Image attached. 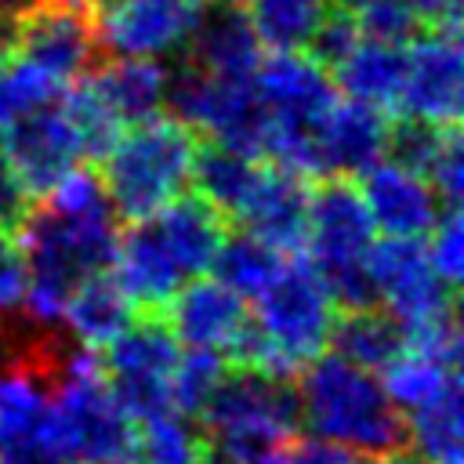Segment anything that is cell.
I'll use <instances>...</instances> for the list:
<instances>
[{
    "instance_id": "1",
    "label": "cell",
    "mask_w": 464,
    "mask_h": 464,
    "mask_svg": "<svg viewBox=\"0 0 464 464\" xmlns=\"http://www.w3.org/2000/svg\"><path fill=\"white\" fill-rule=\"evenodd\" d=\"M25 257L22 315L33 326L62 330V308L83 276L105 272L116 254V218H62L44 203L14 225Z\"/></svg>"
},
{
    "instance_id": "2",
    "label": "cell",
    "mask_w": 464,
    "mask_h": 464,
    "mask_svg": "<svg viewBox=\"0 0 464 464\" xmlns=\"http://www.w3.org/2000/svg\"><path fill=\"white\" fill-rule=\"evenodd\" d=\"M294 384L301 402V428L312 435L341 442L370 460L406 446V420L377 373L330 352L304 362Z\"/></svg>"
},
{
    "instance_id": "3",
    "label": "cell",
    "mask_w": 464,
    "mask_h": 464,
    "mask_svg": "<svg viewBox=\"0 0 464 464\" xmlns=\"http://www.w3.org/2000/svg\"><path fill=\"white\" fill-rule=\"evenodd\" d=\"M196 420L203 428L210 464H246L301 431L297 384L294 377L228 366Z\"/></svg>"
},
{
    "instance_id": "4",
    "label": "cell",
    "mask_w": 464,
    "mask_h": 464,
    "mask_svg": "<svg viewBox=\"0 0 464 464\" xmlns=\"http://www.w3.org/2000/svg\"><path fill=\"white\" fill-rule=\"evenodd\" d=\"M199 134L174 116H149L116 134L102 156V181L120 218L141 221L188 188Z\"/></svg>"
},
{
    "instance_id": "5",
    "label": "cell",
    "mask_w": 464,
    "mask_h": 464,
    "mask_svg": "<svg viewBox=\"0 0 464 464\" xmlns=\"http://www.w3.org/2000/svg\"><path fill=\"white\" fill-rule=\"evenodd\" d=\"M51 399L65 457L83 464H134V420L116 402L94 348H65L51 381Z\"/></svg>"
},
{
    "instance_id": "6",
    "label": "cell",
    "mask_w": 464,
    "mask_h": 464,
    "mask_svg": "<svg viewBox=\"0 0 464 464\" xmlns=\"http://www.w3.org/2000/svg\"><path fill=\"white\" fill-rule=\"evenodd\" d=\"M377 239L370 210L348 178H323L308 196V236L304 250L323 276L337 308L377 304L366 254Z\"/></svg>"
},
{
    "instance_id": "7",
    "label": "cell",
    "mask_w": 464,
    "mask_h": 464,
    "mask_svg": "<svg viewBox=\"0 0 464 464\" xmlns=\"http://www.w3.org/2000/svg\"><path fill=\"white\" fill-rule=\"evenodd\" d=\"M337 304L304 254H286L276 276L254 294V326L276 352L286 377L326 352Z\"/></svg>"
},
{
    "instance_id": "8",
    "label": "cell",
    "mask_w": 464,
    "mask_h": 464,
    "mask_svg": "<svg viewBox=\"0 0 464 464\" xmlns=\"http://www.w3.org/2000/svg\"><path fill=\"white\" fill-rule=\"evenodd\" d=\"M178 337L160 312H145V319H130V326L112 337L98 355L105 381L123 406V413L141 424L170 406V370L178 362Z\"/></svg>"
},
{
    "instance_id": "9",
    "label": "cell",
    "mask_w": 464,
    "mask_h": 464,
    "mask_svg": "<svg viewBox=\"0 0 464 464\" xmlns=\"http://www.w3.org/2000/svg\"><path fill=\"white\" fill-rule=\"evenodd\" d=\"M464 51L460 29L428 25L406 44V69L395 109L402 116L457 127L464 109Z\"/></svg>"
},
{
    "instance_id": "10",
    "label": "cell",
    "mask_w": 464,
    "mask_h": 464,
    "mask_svg": "<svg viewBox=\"0 0 464 464\" xmlns=\"http://www.w3.org/2000/svg\"><path fill=\"white\" fill-rule=\"evenodd\" d=\"M366 272L377 304L388 308L402 330L457 308V290L435 276L420 239H399V236L373 239L366 254Z\"/></svg>"
},
{
    "instance_id": "11",
    "label": "cell",
    "mask_w": 464,
    "mask_h": 464,
    "mask_svg": "<svg viewBox=\"0 0 464 464\" xmlns=\"http://www.w3.org/2000/svg\"><path fill=\"white\" fill-rule=\"evenodd\" d=\"M207 0H105L94 11L98 47L112 58H167L185 51Z\"/></svg>"
},
{
    "instance_id": "12",
    "label": "cell",
    "mask_w": 464,
    "mask_h": 464,
    "mask_svg": "<svg viewBox=\"0 0 464 464\" xmlns=\"http://www.w3.org/2000/svg\"><path fill=\"white\" fill-rule=\"evenodd\" d=\"M11 51L51 72L58 83H72L87 69H94L98 58V33H94V14L54 4V0H36L11 29Z\"/></svg>"
},
{
    "instance_id": "13",
    "label": "cell",
    "mask_w": 464,
    "mask_h": 464,
    "mask_svg": "<svg viewBox=\"0 0 464 464\" xmlns=\"http://www.w3.org/2000/svg\"><path fill=\"white\" fill-rule=\"evenodd\" d=\"M0 149L33 199H40L69 167L83 160L76 127L69 123L58 98L0 127Z\"/></svg>"
},
{
    "instance_id": "14",
    "label": "cell",
    "mask_w": 464,
    "mask_h": 464,
    "mask_svg": "<svg viewBox=\"0 0 464 464\" xmlns=\"http://www.w3.org/2000/svg\"><path fill=\"white\" fill-rule=\"evenodd\" d=\"M315 170L323 178H359L366 167L384 160L388 149V116L355 98H334L323 112L315 134Z\"/></svg>"
},
{
    "instance_id": "15",
    "label": "cell",
    "mask_w": 464,
    "mask_h": 464,
    "mask_svg": "<svg viewBox=\"0 0 464 464\" xmlns=\"http://www.w3.org/2000/svg\"><path fill=\"white\" fill-rule=\"evenodd\" d=\"M160 315L174 330L178 344L214 348V352H225L232 344V337L243 330V323L250 319L246 297H239L228 283H221L210 272L188 276L170 294V301L160 308Z\"/></svg>"
},
{
    "instance_id": "16",
    "label": "cell",
    "mask_w": 464,
    "mask_h": 464,
    "mask_svg": "<svg viewBox=\"0 0 464 464\" xmlns=\"http://www.w3.org/2000/svg\"><path fill=\"white\" fill-rule=\"evenodd\" d=\"M359 178H362L359 196H362L370 221L381 236L420 239L435 225L442 199L435 196V188L428 185V178L420 170H410L384 156L373 167H366Z\"/></svg>"
},
{
    "instance_id": "17",
    "label": "cell",
    "mask_w": 464,
    "mask_h": 464,
    "mask_svg": "<svg viewBox=\"0 0 464 464\" xmlns=\"http://www.w3.org/2000/svg\"><path fill=\"white\" fill-rule=\"evenodd\" d=\"M308 196H312V181L304 174L286 170L279 163H265L236 225L254 232L257 239H265L268 246L283 254H304Z\"/></svg>"
},
{
    "instance_id": "18",
    "label": "cell",
    "mask_w": 464,
    "mask_h": 464,
    "mask_svg": "<svg viewBox=\"0 0 464 464\" xmlns=\"http://www.w3.org/2000/svg\"><path fill=\"white\" fill-rule=\"evenodd\" d=\"M109 272L116 276L123 294L134 301V308H145V312H160L170 301V294L188 279L174 261V254L167 250L152 218L130 221V228L120 232Z\"/></svg>"
},
{
    "instance_id": "19",
    "label": "cell",
    "mask_w": 464,
    "mask_h": 464,
    "mask_svg": "<svg viewBox=\"0 0 464 464\" xmlns=\"http://www.w3.org/2000/svg\"><path fill=\"white\" fill-rule=\"evenodd\" d=\"M261 51L265 47L250 25L246 7H232V4L203 7L185 44V58L207 69L210 76H254Z\"/></svg>"
},
{
    "instance_id": "20",
    "label": "cell",
    "mask_w": 464,
    "mask_h": 464,
    "mask_svg": "<svg viewBox=\"0 0 464 464\" xmlns=\"http://www.w3.org/2000/svg\"><path fill=\"white\" fill-rule=\"evenodd\" d=\"M134 315H138L134 312V301L123 294V286L116 283V276L105 268V272L83 276L76 283V290L69 294V301L62 308V330L76 344L102 352L112 337H120L130 326Z\"/></svg>"
},
{
    "instance_id": "21",
    "label": "cell",
    "mask_w": 464,
    "mask_h": 464,
    "mask_svg": "<svg viewBox=\"0 0 464 464\" xmlns=\"http://www.w3.org/2000/svg\"><path fill=\"white\" fill-rule=\"evenodd\" d=\"M152 225L160 228L167 250L174 254V261L181 265L185 276H203L214 265V254L225 239V218L203 199V196H174L170 203H163L156 214H149Z\"/></svg>"
},
{
    "instance_id": "22",
    "label": "cell",
    "mask_w": 464,
    "mask_h": 464,
    "mask_svg": "<svg viewBox=\"0 0 464 464\" xmlns=\"http://www.w3.org/2000/svg\"><path fill=\"white\" fill-rule=\"evenodd\" d=\"M265 163L261 156L228 149L221 141H199L196 156H192V174L188 185L196 188V196H203L225 221H236L239 210L246 207L257 178H261Z\"/></svg>"
},
{
    "instance_id": "23",
    "label": "cell",
    "mask_w": 464,
    "mask_h": 464,
    "mask_svg": "<svg viewBox=\"0 0 464 464\" xmlns=\"http://www.w3.org/2000/svg\"><path fill=\"white\" fill-rule=\"evenodd\" d=\"M402 69H406V44L359 36L355 47L330 69V76H334V87L344 91V98H355L388 112L399 102Z\"/></svg>"
},
{
    "instance_id": "24",
    "label": "cell",
    "mask_w": 464,
    "mask_h": 464,
    "mask_svg": "<svg viewBox=\"0 0 464 464\" xmlns=\"http://www.w3.org/2000/svg\"><path fill=\"white\" fill-rule=\"evenodd\" d=\"M326 348L334 355L377 373L406 348V337H402L399 319L388 308L366 304V308H341V315H334Z\"/></svg>"
},
{
    "instance_id": "25",
    "label": "cell",
    "mask_w": 464,
    "mask_h": 464,
    "mask_svg": "<svg viewBox=\"0 0 464 464\" xmlns=\"http://www.w3.org/2000/svg\"><path fill=\"white\" fill-rule=\"evenodd\" d=\"M163 72L167 65L160 58H112L98 69H87L91 83L123 127L163 109Z\"/></svg>"
},
{
    "instance_id": "26",
    "label": "cell",
    "mask_w": 464,
    "mask_h": 464,
    "mask_svg": "<svg viewBox=\"0 0 464 464\" xmlns=\"http://www.w3.org/2000/svg\"><path fill=\"white\" fill-rule=\"evenodd\" d=\"M134 464H210L203 428L178 410L134 424Z\"/></svg>"
},
{
    "instance_id": "27",
    "label": "cell",
    "mask_w": 464,
    "mask_h": 464,
    "mask_svg": "<svg viewBox=\"0 0 464 464\" xmlns=\"http://www.w3.org/2000/svg\"><path fill=\"white\" fill-rule=\"evenodd\" d=\"M283 257H286L283 250L268 246V243L257 239L254 232L236 228V232H225V239H221V246H218V254H214L210 272H214L221 283H228L239 297H254V294L276 276V268L283 265Z\"/></svg>"
},
{
    "instance_id": "28",
    "label": "cell",
    "mask_w": 464,
    "mask_h": 464,
    "mask_svg": "<svg viewBox=\"0 0 464 464\" xmlns=\"http://www.w3.org/2000/svg\"><path fill=\"white\" fill-rule=\"evenodd\" d=\"M246 7L265 51H304L330 0H250Z\"/></svg>"
},
{
    "instance_id": "29",
    "label": "cell",
    "mask_w": 464,
    "mask_h": 464,
    "mask_svg": "<svg viewBox=\"0 0 464 464\" xmlns=\"http://www.w3.org/2000/svg\"><path fill=\"white\" fill-rule=\"evenodd\" d=\"M406 442H413L417 453H424L428 460H442L460 453V384H450L442 395H435L431 402L410 410L406 417Z\"/></svg>"
},
{
    "instance_id": "30",
    "label": "cell",
    "mask_w": 464,
    "mask_h": 464,
    "mask_svg": "<svg viewBox=\"0 0 464 464\" xmlns=\"http://www.w3.org/2000/svg\"><path fill=\"white\" fill-rule=\"evenodd\" d=\"M65 87L69 83H58L51 72L33 65L18 51L4 47L0 51V127H7L11 120L25 116L40 105H51Z\"/></svg>"
},
{
    "instance_id": "31",
    "label": "cell",
    "mask_w": 464,
    "mask_h": 464,
    "mask_svg": "<svg viewBox=\"0 0 464 464\" xmlns=\"http://www.w3.org/2000/svg\"><path fill=\"white\" fill-rule=\"evenodd\" d=\"M228 362L214 348H181L170 370V406L185 417H199L207 399L214 395L218 381L225 377Z\"/></svg>"
},
{
    "instance_id": "32",
    "label": "cell",
    "mask_w": 464,
    "mask_h": 464,
    "mask_svg": "<svg viewBox=\"0 0 464 464\" xmlns=\"http://www.w3.org/2000/svg\"><path fill=\"white\" fill-rule=\"evenodd\" d=\"M40 199L62 218H116L102 174L94 167H83V160L69 167Z\"/></svg>"
},
{
    "instance_id": "33",
    "label": "cell",
    "mask_w": 464,
    "mask_h": 464,
    "mask_svg": "<svg viewBox=\"0 0 464 464\" xmlns=\"http://www.w3.org/2000/svg\"><path fill=\"white\" fill-rule=\"evenodd\" d=\"M352 14L362 36L384 40V44H410L424 22L402 4V0H341Z\"/></svg>"
},
{
    "instance_id": "34",
    "label": "cell",
    "mask_w": 464,
    "mask_h": 464,
    "mask_svg": "<svg viewBox=\"0 0 464 464\" xmlns=\"http://www.w3.org/2000/svg\"><path fill=\"white\" fill-rule=\"evenodd\" d=\"M424 236H428V243H424L428 265L435 268V276L446 286L457 290L460 276H464V218H460V207H442L435 225Z\"/></svg>"
},
{
    "instance_id": "35",
    "label": "cell",
    "mask_w": 464,
    "mask_h": 464,
    "mask_svg": "<svg viewBox=\"0 0 464 464\" xmlns=\"http://www.w3.org/2000/svg\"><path fill=\"white\" fill-rule=\"evenodd\" d=\"M450 127H435V123H424V120H413V116H402L395 123H388V149L384 156L410 167V170H428L431 156L439 152L442 145V134Z\"/></svg>"
},
{
    "instance_id": "36",
    "label": "cell",
    "mask_w": 464,
    "mask_h": 464,
    "mask_svg": "<svg viewBox=\"0 0 464 464\" xmlns=\"http://www.w3.org/2000/svg\"><path fill=\"white\" fill-rule=\"evenodd\" d=\"M424 178L435 188V196L442 199V207H460V196H464V145H460L457 127H450L442 134V145L431 156Z\"/></svg>"
},
{
    "instance_id": "37",
    "label": "cell",
    "mask_w": 464,
    "mask_h": 464,
    "mask_svg": "<svg viewBox=\"0 0 464 464\" xmlns=\"http://www.w3.org/2000/svg\"><path fill=\"white\" fill-rule=\"evenodd\" d=\"M22 294H25V257L14 228L0 225V326L22 315Z\"/></svg>"
},
{
    "instance_id": "38",
    "label": "cell",
    "mask_w": 464,
    "mask_h": 464,
    "mask_svg": "<svg viewBox=\"0 0 464 464\" xmlns=\"http://www.w3.org/2000/svg\"><path fill=\"white\" fill-rule=\"evenodd\" d=\"M286 464H370V457L341 446V442H330V439H290L286 442Z\"/></svg>"
},
{
    "instance_id": "39",
    "label": "cell",
    "mask_w": 464,
    "mask_h": 464,
    "mask_svg": "<svg viewBox=\"0 0 464 464\" xmlns=\"http://www.w3.org/2000/svg\"><path fill=\"white\" fill-rule=\"evenodd\" d=\"M33 203H36V199L29 196V188L22 185V178L14 174L11 160H7L4 149H0V225H4V228H14V225L29 214Z\"/></svg>"
},
{
    "instance_id": "40",
    "label": "cell",
    "mask_w": 464,
    "mask_h": 464,
    "mask_svg": "<svg viewBox=\"0 0 464 464\" xmlns=\"http://www.w3.org/2000/svg\"><path fill=\"white\" fill-rule=\"evenodd\" d=\"M424 25H450L460 29V0H402Z\"/></svg>"
},
{
    "instance_id": "41",
    "label": "cell",
    "mask_w": 464,
    "mask_h": 464,
    "mask_svg": "<svg viewBox=\"0 0 464 464\" xmlns=\"http://www.w3.org/2000/svg\"><path fill=\"white\" fill-rule=\"evenodd\" d=\"M33 4H36V0H0V40L11 44V29H14V22H18Z\"/></svg>"
},
{
    "instance_id": "42",
    "label": "cell",
    "mask_w": 464,
    "mask_h": 464,
    "mask_svg": "<svg viewBox=\"0 0 464 464\" xmlns=\"http://www.w3.org/2000/svg\"><path fill=\"white\" fill-rule=\"evenodd\" d=\"M370 464H435V460H428V457L417 453V450L399 446V450H392V453H384V457H377V460H370Z\"/></svg>"
},
{
    "instance_id": "43",
    "label": "cell",
    "mask_w": 464,
    "mask_h": 464,
    "mask_svg": "<svg viewBox=\"0 0 464 464\" xmlns=\"http://www.w3.org/2000/svg\"><path fill=\"white\" fill-rule=\"evenodd\" d=\"M210 4H232V7H246L250 0H210Z\"/></svg>"
},
{
    "instance_id": "44",
    "label": "cell",
    "mask_w": 464,
    "mask_h": 464,
    "mask_svg": "<svg viewBox=\"0 0 464 464\" xmlns=\"http://www.w3.org/2000/svg\"><path fill=\"white\" fill-rule=\"evenodd\" d=\"M87 4H91V11H98V7L105 4V0H87Z\"/></svg>"
},
{
    "instance_id": "45",
    "label": "cell",
    "mask_w": 464,
    "mask_h": 464,
    "mask_svg": "<svg viewBox=\"0 0 464 464\" xmlns=\"http://www.w3.org/2000/svg\"><path fill=\"white\" fill-rule=\"evenodd\" d=\"M65 464H83V460H76V457H69V460H65Z\"/></svg>"
},
{
    "instance_id": "46",
    "label": "cell",
    "mask_w": 464,
    "mask_h": 464,
    "mask_svg": "<svg viewBox=\"0 0 464 464\" xmlns=\"http://www.w3.org/2000/svg\"><path fill=\"white\" fill-rule=\"evenodd\" d=\"M4 47H11V44H7V40H0V51H4Z\"/></svg>"
}]
</instances>
